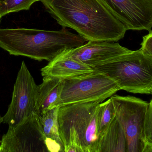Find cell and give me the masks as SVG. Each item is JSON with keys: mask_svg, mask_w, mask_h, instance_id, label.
Returning a JSON list of instances; mask_svg holds the SVG:
<instances>
[{"mask_svg": "<svg viewBox=\"0 0 152 152\" xmlns=\"http://www.w3.org/2000/svg\"><path fill=\"white\" fill-rule=\"evenodd\" d=\"M64 28H72L87 41L117 42L126 31L100 0H40Z\"/></svg>", "mask_w": 152, "mask_h": 152, "instance_id": "cell-1", "label": "cell"}, {"mask_svg": "<svg viewBox=\"0 0 152 152\" xmlns=\"http://www.w3.org/2000/svg\"><path fill=\"white\" fill-rule=\"evenodd\" d=\"M87 41L66 28L59 31L28 28H0V48L10 55L50 62L63 51Z\"/></svg>", "mask_w": 152, "mask_h": 152, "instance_id": "cell-2", "label": "cell"}, {"mask_svg": "<svg viewBox=\"0 0 152 152\" xmlns=\"http://www.w3.org/2000/svg\"><path fill=\"white\" fill-rule=\"evenodd\" d=\"M98 101L59 107L58 121L64 152H99Z\"/></svg>", "mask_w": 152, "mask_h": 152, "instance_id": "cell-3", "label": "cell"}, {"mask_svg": "<svg viewBox=\"0 0 152 152\" xmlns=\"http://www.w3.org/2000/svg\"><path fill=\"white\" fill-rule=\"evenodd\" d=\"M113 80L120 90L134 94L152 93V57L141 50L119 57L93 68Z\"/></svg>", "mask_w": 152, "mask_h": 152, "instance_id": "cell-4", "label": "cell"}, {"mask_svg": "<svg viewBox=\"0 0 152 152\" xmlns=\"http://www.w3.org/2000/svg\"><path fill=\"white\" fill-rule=\"evenodd\" d=\"M120 90L116 83L103 73L94 71L81 76L62 80L56 107L86 102L102 103Z\"/></svg>", "mask_w": 152, "mask_h": 152, "instance_id": "cell-5", "label": "cell"}, {"mask_svg": "<svg viewBox=\"0 0 152 152\" xmlns=\"http://www.w3.org/2000/svg\"><path fill=\"white\" fill-rule=\"evenodd\" d=\"M110 98L126 136L127 152H145L143 127L149 102L130 96L113 95Z\"/></svg>", "mask_w": 152, "mask_h": 152, "instance_id": "cell-6", "label": "cell"}, {"mask_svg": "<svg viewBox=\"0 0 152 152\" xmlns=\"http://www.w3.org/2000/svg\"><path fill=\"white\" fill-rule=\"evenodd\" d=\"M37 89L38 85L23 61L14 85L12 100L7 113L2 117V122L13 128L33 113L37 114Z\"/></svg>", "mask_w": 152, "mask_h": 152, "instance_id": "cell-7", "label": "cell"}, {"mask_svg": "<svg viewBox=\"0 0 152 152\" xmlns=\"http://www.w3.org/2000/svg\"><path fill=\"white\" fill-rule=\"evenodd\" d=\"M0 152H48L39 115L33 113L15 127H9L1 140Z\"/></svg>", "mask_w": 152, "mask_h": 152, "instance_id": "cell-8", "label": "cell"}, {"mask_svg": "<svg viewBox=\"0 0 152 152\" xmlns=\"http://www.w3.org/2000/svg\"><path fill=\"white\" fill-rule=\"evenodd\" d=\"M126 30L151 31L152 0H100Z\"/></svg>", "mask_w": 152, "mask_h": 152, "instance_id": "cell-9", "label": "cell"}, {"mask_svg": "<svg viewBox=\"0 0 152 152\" xmlns=\"http://www.w3.org/2000/svg\"><path fill=\"white\" fill-rule=\"evenodd\" d=\"M132 51L118 42L89 41L88 43L80 47L65 50L62 53L93 69Z\"/></svg>", "mask_w": 152, "mask_h": 152, "instance_id": "cell-10", "label": "cell"}, {"mask_svg": "<svg viewBox=\"0 0 152 152\" xmlns=\"http://www.w3.org/2000/svg\"><path fill=\"white\" fill-rule=\"evenodd\" d=\"M94 71L91 67L68 57L62 52L41 70L42 77L50 76L63 80L81 76Z\"/></svg>", "mask_w": 152, "mask_h": 152, "instance_id": "cell-11", "label": "cell"}, {"mask_svg": "<svg viewBox=\"0 0 152 152\" xmlns=\"http://www.w3.org/2000/svg\"><path fill=\"white\" fill-rule=\"evenodd\" d=\"M63 79L50 76L43 77L42 83L38 85L36 113L39 116L56 107Z\"/></svg>", "mask_w": 152, "mask_h": 152, "instance_id": "cell-12", "label": "cell"}, {"mask_svg": "<svg viewBox=\"0 0 152 152\" xmlns=\"http://www.w3.org/2000/svg\"><path fill=\"white\" fill-rule=\"evenodd\" d=\"M58 108L59 107L52 108L39 116L45 136L48 152H64L58 129Z\"/></svg>", "mask_w": 152, "mask_h": 152, "instance_id": "cell-13", "label": "cell"}, {"mask_svg": "<svg viewBox=\"0 0 152 152\" xmlns=\"http://www.w3.org/2000/svg\"><path fill=\"white\" fill-rule=\"evenodd\" d=\"M127 142L122 127L115 117L100 140L99 152H127Z\"/></svg>", "mask_w": 152, "mask_h": 152, "instance_id": "cell-14", "label": "cell"}, {"mask_svg": "<svg viewBox=\"0 0 152 152\" xmlns=\"http://www.w3.org/2000/svg\"><path fill=\"white\" fill-rule=\"evenodd\" d=\"M115 117L114 109L111 98L101 103L97 125L98 135L100 141Z\"/></svg>", "mask_w": 152, "mask_h": 152, "instance_id": "cell-15", "label": "cell"}, {"mask_svg": "<svg viewBox=\"0 0 152 152\" xmlns=\"http://www.w3.org/2000/svg\"><path fill=\"white\" fill-rule=\"evenodd\" d=\"M40 0H0V19L10 13L28 10L31 6Z\"/></svg>", "mask_w": 152, "mask_h": 152, "instance_id": "cell-16", "label": "cell"}, {"mask_svg": "<svg viewBox=\"0 0 152 152\" xmlns=\"http://www.w3.org/2000/svg\"><path fill=\"white\" fill-rule=\"evenodd\" d=\"M145 152H152V100L149 102L143 127Z\"/></svg>", "mask_w": 152, "mask_h": 152, "instance_id": "cell-17", "label": "cell"}, {"mask_svg": "<svg viewBox=\"0 0 152 152\" xmlns=\"http://www.w3.org/2000/svg\"><path fill=\"white\" fill-rule=\"evenodd\" d=\"M147 35L143 37V41L141 43V50L145 56L152 57V31H149Z\"/></svg>", "mask_w": 152, "mask_h": 152, "instance_id": "cell-18", "label": "cell"}, {"mask_svg": "<svg viewBox=\"0 0 152 152\" xmlns=\"http://www.w3.org/2000/svg\"><path fill=\"white\" fill-rule=\"evenodd\" d=\"M2 122V117L0 115V125L1 124V123ZM0 143H1V140H0Z\"/></svg>", "mask_w": 152, "mask_h": 152, "instance_id": "cell-19", "label": "cell"}]
</instances>
